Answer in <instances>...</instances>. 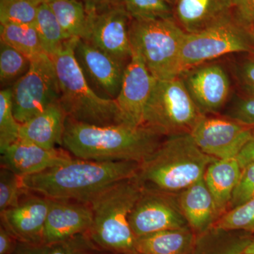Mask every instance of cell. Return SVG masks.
<instances>
[{"instance_id": "cell-1", "label": "cell", "mask_w": 254, "mask_h": 254, "mask_svg": "<svg viewBox=\"0 0 254 254\" xmlns=\"http://www.w3.org/2000/svg\"><path fill=\"white\" fill-rule=\"evenodd\" d=\"M163 137L146 126H96L66 118L63 145L77 158L141 165L153 154Z\"/></svg>"}, {"instance_id": "cell-2", "label": "cell", "mask_w": 254, "mask_h": 254, "mask_svg": "<svg viewBox=\"0 0 254 254\" xmlns=\"http://www.w3.org/2000/svg\"><path fill=\"white\" fill-rule=\"evenodd\" d=\"M140 165L134 162L72 159L42 173L21 177V180L28 191L50 199L87 203L114 184L136 176Z\"/></svg>"}, {"instance_id": "cell-3", "label": "cell", "mask_w": 254, "mask_h": 254, "mask_svg": "<svg viewBox=\"0 0 254 254\" xmlns=\"http://www.w3.org/2000/svg\"><path fill=\"white\" fill-rule=\"evenodd\" d=\"M144 190L138 175L114 184L88 202L93 223L87 235L99 250L134 254L136 237L128 218Z\"/></svg>"}, {"instance_id": "cell-4", "label": "cell", "mask_w": 254, "mask_h": 254, "mask_svg": "<svg viewBox=\"0 0 254 254\" xmlns=\"http://www.w3.org/2000/svg\"><path fill=\"white\" fill-rule=\"evenodd\" d=\"M215 160L200 149L190 133H177L165 136L137 175L145 188L176 194L203 179Z\"/></svg>"}, {"instance_id": "cell-5", "label": "cell", "mask_w": 254, "mask_h": 254, "mask_svg": "<svg viewBox=\"0 0 254 254\" xmlns=\"http://www.w3.org/2000/svg\"><path fill=\"white\" fill-rule=\"evenodd\" d=\"M78 38H71L53 56L59 80L60 104L66 118L78 123L108 126L119 125L118 110L115 100L99 96L88 84L75 58Z\"/></svg>"}, {"instance_id": "cell-6", "label": "cell", "mask_w": 254, "mask_h": 254, "mask_svg": "<svg viewBox=\"0 0 254 254\" xmlns=\"http://www.w3.org/2000/svg\"><path fill=\"white\" fill-rule=\"evenodd\" d=\"M187 33L174 18L135 21L129 26L132 50L141 56L156 79L180 75V58Z\"/></svg>"}, {"instance_id": "cell-7", "label": "cell", "mask_w": 254, "mask_h": 254, "mask_svg": "<svg viewBox=\"0 0 254 254\" xmlns=\"http://www.w3.org/2000/svg\"><path fill=\"white\" fill-rule=\"evenodd\" d=\"M203 116L179 76L155 78L145 108L143 126L164 136L190 133Z\"/></svg>"}, {"instance_id": "cell-8", "label": "cell", "mask_w": 254, "mask_h": 254, "mask_svg": "<svg viewBox=\"0 0 254 254\" xmlns=\"http://www.w3.org/2000/svg\"><path fill=\"white\" fill-rule=\"evenodd\" d=\"M235 53L254 54V43L248 28L231 14L203 31L187 33L182 48L180 73Z\"/></svg>"}, {"instance_id": "cell-9", "label": "cell", "mask_w": 254, "mask_h": 254, "mask_svg": "<svg viewBox=\"0 0 254 254\" xmlns=\"http://www.w3.org/2000/svg\"><path fill=\"white\" fill-rule=\"evenodd\" d=\"M11 88L13 112L20 125L60 103L59 80L53 60L47 54L32 60L27 72Z\"/></svg>"}, {"instance_id": "cell-10", "label": "cell", "mask_w": 254, "mask_h": 254, "mask_svg": "<svg viewBox=\"0 0 254 254\" xmlns=\"http://www.w3.org/2000/svg\"><path fill=\"white\" fill-rule=\"evenodd\" d=\"M88 31L84 41L115 58L128 63L133 54L129 38L131 18L117 3L87 10Z\"/></svg>"}, {"instance_id": "cell-11", "label": "cell", "mask_w": 254, "mask_h": 254, "mask_svg": "<svg viewBox=\"0 0 254 254\" xmlns=\"http://www.w3.org/2000/svg\"><path fill=\"white\" fill-rule=\"evenodd\" d=\"M254 127L227 117L204 115L190 132L195 144L216 159L236 158L253 134Z\"/></svg>"}, {"instance_id": "cell-12", "label": "cell", "mask_w": 254, "mask_h": 254, "mask_svg": "<svg viewBox=\"0 0 254 254\" xmlns=\"http://www.w3.org/2000/svg\"><path fill=\"white\" fill-rule=\"evenodd\" d=\"M178 76L204 115H216L230 100L231 80L220 64H200L184 70Z\"/></svg>"}, {"instance_id": "cell-13", "label": "cell", "mask_w": 254, "mask_h": 254, "mask_svg": "<svg viewBox=\"0 0 254 254\" xmlns=\"http://www.w3.org/2000/svg\"><path fill=\"white\" fill-rule=\"evenodd\" d=\"M136 238L149 234L189 226L176 195L145 188L128 218Z\"/></svg>"}, {"instance_id": "cell-14", "label": "cell", "mask_w": 254, "mask_h": 254, "mask_svg": "<svg viewBox=\"0 0 254 254\" xmlns=\"http://www.w3.org/2000/svg\"><path fill=\"white\" fill-rule=\"evenodd\" d=\"M74 55L93 91L102 98L116 99L128 63L115 58L83 39H78L76 42Z\"/></svg>"}, {"instance_id": "cell-15", "label": "cell", "mask_w": 254, "mask_h": 254, "mask_svg": "<svg viewBox=\"0 0 254 254\" xmlns=\"http://www.w3.org/2000/svg\"><path fill=\"white\" fill-rule=\"evenodd\" d=\"M155 80L141 56L133 51L124 72L120 93L115 100L118 110V124L143 126L145 108Z\"/></svg>"}, {"instance_id": "cell-16", "label": "cell", "mask_w": 254, "mask_h": 254, "mask_svg": "<svg viewBox=\"0 0 254 254\" xmlns=\"http://www.w3.org/2000/svg\"><path fill=\"white\" fill-rule=\"evenodd\" d=\"M50 205L46 197L30 196L1 213V225L19 243H43L45 225Z\"/></svg>"}, {"instance_id": "cell-17", "label": "cell", "mask_w": 254, "mask_h": 254, "mask_svg": "<svg viewBox=\"0 0 254 254\" xmlns=\"http://www.w3.org/2000/svg\"><path fill=\"white\" fill-rule=\"evenodd\" d=\"M71 160L67 152L63 149H46L21 140L1 152L2 168L20 177L42 173Z\"/></svg>"}, {"instance_id": "cell-18", "label": "cell", "mask_w": 254, "mask_h": 254, "mask_svg": "<svg viewBox=\"0 0 254 254\" xmlns=\"http://www.w3.org/2000/svg\"><path fill=\"white\" fill-rule=\"evenodd\" d=\"M92 223L93 212L88 203L50 199L43 243L67 240L87 233Z\"/></svg>"}, {"instance_id": "cell-19", "label": "cell", "mask_w": 254, "mask_h": 254, "mask_svg": "<svg viewBox=\"0 0 254 254\" xmlns=\"http://www.w3.org/2000/svg\"><path fill=\"white\" fill-rule=\"evenodd\" d=\"M175 195L182 214L195 235L214 226L221 216L203 178Z\"/></svg>"}, {"instance_id": "cell-20", "label": "cell", "mask_w": 254, "mask_h": 254, "mask_svg": "<svg viewBox=\"0 0 254 254\" xmlns=\"http://www.w3.org/2000/svg\"><path fill=\"white\" fill-rule=\"evenodd\" d=\"M174 19L187 33L203 31L232 14V0H176Z\"/></svg>"}, {"instance_id": "cell-21", "label": "cell", "mask_w": 254, "mask_h": 254, "mask_svg": "<svg viewBox=\"0 0 254 254\" xmlns=\"http://www.w3.org/2000/svg\"><path fill=\"white\" fill-rule=\"evenodd\" d=\"M66 115L60 103L50 105L20 127L19 140L46 149L63 145Z\"/></svg>"}, {"instance_id": "cell-22", "label": "cell", "mask_w": 254, "mask_h": 254, "mask_svg": "<svg viewBox=\"0 0 254 254\" xmlns=\"http://www.w3.org/2000/svg\"><path fill=\"white\" fill-rule=\"evenodd\" d=\"M242 171L237 158L217 159L205 170L203 180L221 215L229 210Z\"/></svg>"}, {"instance_id": "cell-23", "label": "cell", "mask_w": 254, "mask_h": 254, "mask_svg": "<svg viewBox=\"0 0 254 254\" xmlns=\"http://www.w3.org/2000/svg\"><path fill=\"white\" fill-rule=\"evenodd\" d=\"M253 233L210 227L195 236L188 254H244Z\"/></svg>"}, {"instance_id": "cell-24", "label": "cell", "mask_w": 254, "mask_h": 254, "mask_svg": "<svg viewBox=\"0 0 254 254\" xmlns=\"http://www.w3.org/2000/svg\"><path fill=\"white\" fill-rule=\"evenodd\" d=\"M195 236L190 226L155 232L136 238V252L143 254H188Z\"/></svg>"}, {"instance_id": "cell-25", "label": "cell", "mask_w": 254, "mask_h": 254, "mask_svg": "<svg viewBox=\"0 0 254 254\" xmlns=\"http://www.w3.org/2000/svg\"><path fill=\"white\" fill-rule=\"evenodd\" d=\"M53 11L65 34L69 39H85L88 26L86 6L78 0H48L46 1Z\"/></svg>"}, {"instance_id": "cell-26", "label": "cell", "mask_w": 254, "mask_h": 254, "mask_svg": "<svg viewBox=\"0 0 254 254\" xmlns=\"http://www.w3.org/2000/svg\"><path fill=\"white\" fill-rule=\"evenodd\" d=\"M0 41L32 60L46 54L42 48L35 25L0 24Z\"/></svg>"}, {"instance_id": "cell-27", "label": "cell", "mask_w": 254, "mask_h": 254, "mask_svg": "<svg viewBox=\"0 0 254 254\" xmlns=\"http://www.w3.org/2000/svg\"><path fill=\"white\" fill-rule=\"evenodd\" d=\"M98 248L87 233L80 234L67 240L27 245L18 242L15 253L16 254H95Z\"/></svg>"}, {"instance_id": "cell-28", "label": "cell", "mask_w": 254, "mask_h": 254, "mask_svg": "<svg viewBox=\"0 0 254 254\" xmlns=\"http://www.w3.org/2000/svg\"><path fill=\"white\" fill-rule=\"evenodd\" d=\"M35 26L42 48L50 57L53 56L62 48L64 43L69 39L46 2L41 3L38 7Z\"/></svg>"}, {"instance_id": "cell-29", "label": "cell", "mask_w": 254, "mask_h": 254, "mask_svg": "<svg viewBox=\"0 0 254 254\" xmlns=\"http://www.w3.org/2000/svg\"><path fill=\"white\" fill-rule=\"evenodd\" d=\"M126 10L131 20L148 21L173 17V7L166 0H114Z\"/></svg>"}, {"instance_id": "cell-30", "label": "cell", "mask_w": 254, "mask_h": 254, "mask_svg": "<svg viewBox=\"0 0 254 254\" xmlns=\"http://www.w3.org/2000/svg\"><path fill=\"white\" fill-rule=\"evenodd\" d=\"M30 66L31 60L9 45L0 41V81L1 85L14 84L27 72Z\"/></svg>"}, {"instance_id": "cell-31", "label": "cell", "mask_w": 254, "mask_h": 254, "mask_svg": "<svg viewBox=\"0 0 254 254\" xmlns=\"http://www.w3.org/2000/svg\"><path fill=\"white\" fill-rule=\"evenodd\" d=\"M40 0H0V24L35 25Z\"/></svg>"}, {"instance_id": "cell-32", "label": "cell", "mask_w": 254, "mask_h": 254, "mask_svg": "<svg viewBox=\"0 0 254 254\" xmlns=\"http://www.w3.org/2000/svg\"><path fill=\"white\" fill-rule=\"evenodd\" d=\"M20 127L13 112L11 88H4L0 92V152L19 140Z\"/></svg>"}, {"instance_id": "cell-33", "label": "cell", "mask_w": 254, "mask_h": 254, "mask_svg": "<svg viewBox=\"0 0 254 254\" xmlns=\"http://www.w3.org/2000/svg\"><path fill=\"white\" fill-rule=\"evenodd\" d=\"M215 226L254 233V197L227 210L218 219Z\"/></svg>"}, {"instance_id": "cell-34", "label": "cell", "mask_w": 254, "mask_h": 254, "mask_svg": "<svg viewBox=\"0 0 254 254\" xmlns=\"http://www.w3.org/2000/svg\"><path fill=\"white\" fill-rule=\"evenodd\" d=\"M23 186L21 177L7 169L0 172V213L19 203L21 196L27 192Z\"/></svg>"}, {"instance_id": "cell-35", "label": "cell", "mask_w": 254, "mask_h": 254, "mask_svg": "<svg viewBox=\"0 0 254 254\" xmlns=\"http://www.w3.org/2000/svg\"><path fill=\"white\" fill-rule=\"evenodd\" d=\"M254 197V163L242 169L240 181L235 191L229 210L238 206Z\"/></svg>"}, {"instance_id": "cell-36", "label": "cell", "mask_w": 254, "mask_h": 254, "mask_svg": "<svg viewBox=\"0 0 254 254\" xmlns=\"http://www.w3.org/2000/svg\"><path fill=\"white\" fill-rule=\"evenodd\" d=\"M225 117L254 127V95H247L234 100Z\"/></svg>"}, {"instance_id": "cell-37", "label": "cell", "mask_w": 254, "mask_h": 254, "mask_svg": "<svg viewBox=\"0 0 254 254\" xmlns=\"http://www.w3.org/2000/svg\"><path fill=\"white\" fill-rule=\"evenodd\" d=\"M235 73L245 93L247 95H254V57L236 65Z\"/></svg>"}, {"instance_id": "cell-38", "label": "cell", "mask_w": 254, "mask_h": 254, "mask_svg": "<svg viewBox=\"0 0 254 254\" xmlns=\"http://www.w3.org/2000/svg\"><path fill=\"white\" fill-rule=\"evenodd\" d=\"M232 14L247 28L254 26V0H232Z\"/></svg>"}, {"instance_id": "cell-39", "label": "cell", "mask_w": 254, "mask_h": 254, "mask_svg": "<svg viewBox=\"0 0 254 254\" xmlns=\"http://www.w3.org/2000/svg\"><path fill=\"white\" fill-rule=\"evenodd\" d=\"M18 242L4 226L0 227V254H11L16 251Z\"/></svg>"}, {"instance_id": "cell-40", "label": "cell", "mask_w": 254, "mask_h": 254, "mask_svg": "<svg viewBox=\"0 0 254 254\" xmlns=\"http://www.w3.org/2000/svg\"><path fill=\"white\" fill-rule=\"evenodd\" d=\"M236 158L242 169L245 168L251 163H254V131L252 136L241 150Z\"/></svg>"}, {"instance_id": "cell-41", "label": "cell", "mask_w": 254, "mask_h": 254, "mask_svg": "<svg viewBox=\"0 0 254 254\" xmlns=\"http://www.w3.org/2000/svg\"><path fill=\"white\" fill-rule=\"evenodd\" d=\"M114 0H83L87 10L99 9L113 2Z\"/></svg>"}, {"instance_id": "cell-42", "label": "cell", "mask_w": 254, "mask_h": 254, "mask_svg": "<svg viewBox=\"0 0 254 254\" xmlns=\"http://www.w3.org/2000/svg\"><path fill=\"white\" fill-rule=\"evenodd\" d=\"M244 254H254V233L252 235V240H251L250 245H249L247 248L246 249Z\"/></svg>"}, {"instance_id": "cell-43", "label": "cell", "mask_w": 254, "mask_h": 254, "mask_svg": "<svg viewBox=\"0 0 254 254\" xmlns=\"http://www.w3.org/2000/svg\"><path fill=\"white\" fill-rule=\"evenodd\" d=\"M248 30L250 31L251 36H252V40H253L254 43V27L248 28Z\"/></svg>"}, {"instance_id": "cell-44", "label": "cell", "mask_w": 254, "mask_h": 254, "mask_svg": "<svg viewBox=\"0 0 254 254\" xmlns=\"http://www.w3.org/2000/svg\"><path fill=\"white\" fill-rule=\"evenodd\" d=\"M166 1H168V3H170V4L173 6V4H175V1H176V0H166Z\"/></svg>"}, {"instance_id": "cell-45", "label": "cell", "mask_w": 254, "mask_h": 254, "mask_svg": "<svg viewBox=\"0 0 254 254\" xmlns=\"http://www.w3.org/2000/svg\"><path fill=\"white\" fill-rule=\"evenodd\" d=\"M40 1H43V2H46V1H48V0H40Z\"/></svg>"}, {"instance_id": "cell-46", "label": "cell", "mask_w": 254, "mask_h": 254, "mask_svg": "<svg viewBox=\"0 0 254 254\" xmlns=\"http://www.w3.org/2000/svg\"><path fill=\"white\" fill-rule=\"evenodd\" d=\"M141 254V253H138V252H137V253H136V254Z\"/></svg>"}]
</instances>
